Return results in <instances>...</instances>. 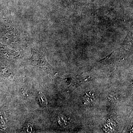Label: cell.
<instances>
[{
	"instance_id": "6da1fadb",
	"label": "cell",
	"mask_w": 133,
	"mask_h": 133,
	"mask_svg": "<svg viewBox=\"0 0 133 133\" xmlns=\"http://www.w3.org/2000/svg\"><path fill=\"white\" fill-rule=\"evenodd\" d=\"M30 60L31 63L36 66L42 67L43 69L45 68L49 71H54V68L48 63L44 58L38 53H33Z\"/></svg>"
},
{
	"instance_id": "7a4b0ae2",
	"label": "cell",
	"mask_w": 133,
	"mask_h": 133,
	"mask_svg": "<svg viewBox=\"0 0 133 133\" xmlns=\"http://www.w3.org/2000/svg\"><path fill=\"white\" fill-rule=\"evenodd\" d=\"M37 101L42 107H45L47 105V101L45 96L41 92L38 93L37 97Z\"/></svg>"
},
{
	"instance_id": "3957f363",
	"label": "cell",
	"mask_w": 133,
	"mask_h": 133,
	"mask_svg": "<svg viewBox=\"0 0 133 133\" xmlns=\"http://www.w3.org/2000/svg\"><path fill=\"white\" fill-rule=\"evenodd\" d=\"M12 51L7 46L0 44V55L3 56H9L10 55H12Z\"/></svg>"
},
{
	"instance_id": "277c9868",
	"label": "cell",
	"mask_w": 133,
	"mask_h": 133,
	"mask_svg": "<svg viewBox=\"0 0 133 133\" xmlns=\"http://www.w3.org/2000/svg\"><path fill=\"white\" fill-rule=\"evenodd\" d=\"M58 121L61 125H66L67 123V118L63 115L58 116Z\"/></svg>"
},
{
	"instance_id": "5b68a950",
	"label": "cell",
	"mask_w": 133,
	"mask_h": 133,
	"mask_svg": "<svg viewBox=\"0 0 133 133\" xmlns=\"http://www.w3.org/2000/svg\"><path fill=\"white\" fill-rule=\"evenodd\" d=\"M114 52V51L112 52V53H111V54H109V55H108L107 56L105 57L104 58H103V59H101L100 60H99V62H105V61H106L107 59H108V58H109L110 57V56H111Z\"/></svg>"
}]
</instances>
